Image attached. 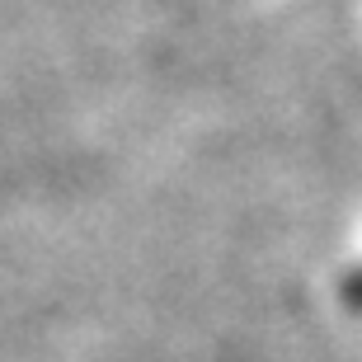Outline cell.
<instances>
[{
    "label": "cell",
    "instance_id": "cell-1",
    "mask_svg": "<svg viewBox=\"0 0 362 362\" xmlns=\"http://www.w3.org/2000/svg\"><path fill=\"white\" fill-rule=\"evenodd\" d=\"M344 296H349V306H353V310H362V269L353 273L349 282H344Z\"/></svg>",
    "mask_w": 362,
    "mask_h": 362
}]
</instances>
